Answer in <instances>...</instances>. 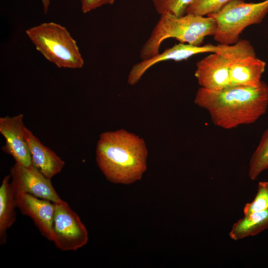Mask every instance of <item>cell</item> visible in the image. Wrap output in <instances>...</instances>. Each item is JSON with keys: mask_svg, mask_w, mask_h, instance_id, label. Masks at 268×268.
<instances>
[{"mask_svg": "<svg viewBox=\"0 0 268 268\" xmlns=\"http://www.w3.org/2000/svg\"><path fill=\"white\" fill-rule=\"evenodd\" d=\"M195 103L206 110L214 124L232 129L255 123L268 107V85L262 81L257 86H231L212 91L200 87Z\"/></svg>", "mask_w": 268, "mask_h": 268, "instance_id": "cell-1", "label": "cell"}, {"mask_svg": "<svg viewBox=\"0 0 268 268\" xmlns=\"http://www.w3.org/2000/svg\"><path fill=\"white\" fill-rule=\"evenodd\" d=\"M97 164L107 180L129 185L140 180L146 170L144 141L125 130L101 134L96 146Z\"/></svg>", "mask_w": 268, "mask_h": 268, "instance_id": "cell-2", "label": "cell"}, {"mask_svg": "<svg viewBox=\"0 0 268 268\" xmlns=\"http://www.w3.org/2000/svg\"><path fill=\"white\" fill-rule=\"evenodd\" d=\"M216 27L211 17L192 14L181 16L161 15L152 31L140 52L141 61L159 53L162 43L168 38H174L180 43L200 46L205 37L213 35Z\"/></svg>", "mask_w": 268, "mask_h": 268, "instance_id": "cell-3", "label": "cell"}, {"mask_svg": "<svg viewBox=\"0 0 268 268\" xmlns=\"http://www.w3.org/2000/svg\"><path fill=\"white\" fill-rule=\"evenodd\" d=\"M36 49L59 68H81L84 65L76 41L61 25L44 22L25 31Z\"/></svg>", "mask_w": 268, "mask_h": 268, "instance_id": "cell-4", "label": "cell"}, {"mask_svg": "<svg viewBox=\"0 0 268 268\" xmlns=\"http://www.w3.org/2000/svg\"><path fill=\"white\" fill-rule=\"evenodd\" d=\"M268 12V0L253 3L231 0L217 12L208 14L216 23L213 35L220 44L231 45L239 40L247 27L261 23Z\"/></svg>", "mask_w": 268, "mask_h": 268, "instance_id": "cell-5", "label": "cell"}, {"mask_svg": "<svg viewBox=\"0 0 268 268\" xmlns=\"http://www.w3.org/2000/svg\"><path fill=\"white\" fill-rule=\"evenodd\" d=\"M55 203L52 241L62 251H75L86 245L88 231L77 213L63 200Z\"/></svg>", "mask_w": 268, "mask_h": 268, "instance_id": "cell-6", "label": "cell"}, {"mask_svg": "<svg viewBox=\"0 0 268 268\" xmlns=\"http://www.w3.org/2000/svg\"><path fill=\"white\" fill-rule=\"evenodd\" d=\"M238 44L225 45L222 51L211 53L197 62L195 75L200 87L218 91L231 86L229 66Z\"/></svg>", "mask_w": 268, "mask_h": 268, "instance_id": "cell-7", "label": "cell"}, {"mask_svg": "<svg viewBox=\"0 0 268 268\" xmlns=\"http://www.w3.org/2000/svg\"><path fill=\"white\" fill-rule=\"evenodd\" d=\"M238 42L239 48L229 66L231 86H257L262 81L266 64L257 57L249 41L240 40Z\"/></svg>", "mask_w": 268, "mask_h": 268, "instance_id": "cell-8", "label": "cell"}, {"mask_svg": "<svg viewBox=\"0 0 268 268\" xmlns=\"http://www.w3.org/2000/svg\"><path fill=\"white\" fill-rule=\"evenodd\" d=\"M10 184L15 193H25L54 203L60 201L51 179L33 165L26 166L15 162L10 169Z\"/></svg>", "mask_w": 268, "mask_h": 268, "instance_id": "cell-9", "label": "cell"}, {"mask_svg": "<svg viewBox=\"0 0 268 268\" xmlns=\"http://www.w3.org/2000/svg\"><path fill=\"white\" fill-rule=\"evenodd\" d=\"M220 49L218 44H210L204 46H196L179 43L166 49L162 53L135 64L132 67L128 77V82L131 85L137 83L144 73L151 67L160 62L166 61L180 62L201 53H215Z\"/></svg>", "mask_w": 268, "mask_h": 268, "instance_id": "cell-10", "label": "cell"}, {"mask_svg": "<svg viewBox=\"0 0 268 268\" xmlns=\"http://www.w3.org/2000/svg\"><path fill=\"white\" fill-rule=\"evenodd\" d=\"M23 115L0 118V133L5 139L2 150L10 155L15 162L26 166L32 165L25 136Z\"/></svg>", "mask_w": 268, "mask_h": 268, "instance_id": "cell-11", "label": "cell"}, {"mask_svg": "<svg viewBox=\"0 0 268 268\" xmlns=\"http://www.w3.org/2000/svg\"><path fill=\"white\" fill-rule=\"evenodd\" d=\"M15 201L20 212L30 217L41 234L52 241L55 203L22 192L15 193Z\"/></svg>", "mask_w": 268, "mask_h": 268, "instance_id": "cell-12", "label": "cell"}, {"mask_svg": "<svg viewBox=\"0 0 268 268\" xmlns=\"http://www.w3.org/2000/svg\"><path fill=\"white\" fill-rule=\"evenodd\" d=\"M25 136L32 165L51 180L61 171L65 165V161L50 148L43 144L26 127L25 128Z\"/></svg>", "mask_w": 268, "mask_h": 268, "instance_id": "cell-13", "label": "cell"}, {"mask_svg": "<svg viewBox=\"0 0 268 268\" xmlns=\"http://www.w3.org/2000/svg\"><path fill=\"white\" fill-rule=\"evenodd\" d=\"M15 194L10 184V176L4 177L0 187V242L6 243L7 230L16 219Z\"/></svg>", "mask_w": 268, "mask_h": 268, "instance_id": "cell-14", "label": "cell"}, {"mask_svg": "<svg viewBox=\"0 0 268 268\" xmlns=\"http://www.w3.org/2000/svg\"><path fill=\"white\" fill-rule=\"evenodd\" d=\"M268 229V209L244 215L235 222L229 233L230 238L238 241L256 235Z\"/></svg>", "mask_w": 268, "mask_h": 268, "instance_id": "cell-15", "label": "cell"}, {"mask_svg": "<svg viewBox=\"0 0 268 268\" xmlns=\"http://www.w3.org/2000/svg\"><path fill=\"white\" fill-rule=\"evenodd\" d=\"M268 169V128L263 133L249 163V176L255 180L264 171Z\"/></svg>", "mask_w": 268, "mask_h": 268, "instance_id": "cell-16", "label": "cell"}, {"mask_svg": "<svg viewBox=\"0 0 268 268\" xmlns=\"http://www.w3.org/2000/svg\"><path fill=\"white\" fill-rule=\"evenodd\" d=\"M195 0H151L156 11L161 15L181 16Z\"/></svg>", "mask_w": 268, "mask_h": 268, "instance_id": "cell-17", "label": "cell"}, {"mask_svg": "<svg viewBox=\"0 0 268 268\" xmlns=\"http://www.w3.org/2000/svg\"><path fill=\"white\" fill-rule=\"evenodd\" d=\"M231 0H195L186 9L185 14L205 16L219 11Z\"/></svg>", "mask_w": 268, "mask_h": 268, "instance_id": "cell-18", "label": "cell"}, {"mask_svg": "<svg viewBox=\"0 0 268 268\" xmlns=\"http://www.w3.org/2000/svg\"><path fill=\"white\" fill-rule=\"evenodd\" d=\"M266 209H268V182H260L255 197L252 201L245 204L243 212L246 215Z\"/></svg>", "mask_w": 268, "mask_h": 268, "instance_id": "cell-19", "label": "cell"}, {"mask_svg": "<svg viewBox=\"0 0 268 268\" xmlns=\"http://www.w3.org/2000/svg\"><path fill=\"white\" fill-rule=\"evenodd\" d=\"M81 11L87 13L104 5H112L115 0H80Z\"/></svg>", "mask_w": 268, "mask_h": 268, "instance_id": "cell-20", "label": "cell"}, {"mask_svg": "<svg viewBox=\"0 0 268 268\" xmlns=\"http://www.w3.org/2000/svg\"><path fill=\"white\" fill-rule=\"evenodd\" d=\"M42 1L43 11L45 14H46L48 11L49 7L50 4L51 0H41Z\"/></svg>", "mask_w": 268, "mask_h": 268, "instance_id": "cell-21", "label": "cell"}]
</instances>
